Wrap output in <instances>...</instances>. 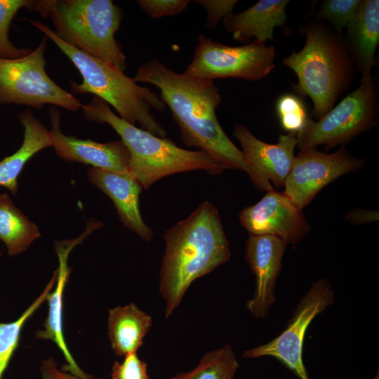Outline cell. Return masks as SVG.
<instances>
[{"mask_svg":"<svg viewBox=\"0 0 379 379\" xmlns=\"http://www.w3.org/2000/svg\"><path fill=\"white\" fill-rule=\"evenodd\" d=\"M133 79L159 89V97L170 109L186 146L208 153L227 168L248 172L241 150L217 118L221 95L213 81L177 73L157 59L140 66Z\"/></svg>","mask_w":379,"mask_h":379,"instance_id":"6da1fadb","label":"cell"},{"mask_svg":"<svg viewBox=\"0 0 379 379\" xmlns=\"http://www.w3.org/2000/svg\"><path fill=\"white\" fill-rule=\"evenodd\" d=\"M165 253L160 269L159 292L169 318L197 279L230 258V244L219 213L208 201L163 234Z\"/></svg>","mask_w":379,"mask_h":379,"instance_id":"7a4b0ae2","label":"cell"},{"mask_svg":"<svg viewBox=\"0 0 379 379\" xmlns=\"http://www.w3.org/2000/svg\"><path fill=\"white\" fill-rule=\"evenodd\" d=\"M300 32L306 36L304 46L282 62L296 74L293 91L300 98H311L312 117L318 120L350 88L356 69L343 32L318 19L302 25Z\"/></svg>","mask_w":379,"mask_h":379,"instance_id":"3957f363","label":"cell"},{"mask_svg":"<svg viewBox=\"0 0 379 379\" xmlns=\"http://www.w3.org/2000/svg\"><path fill=\"white\" fill-rule=\"evenodd\" d=\"M30 23L49 38L71 60L82 77V83L69 81L72 93H91L104 100L118 116L133 125L161 138L167 133L158 123L152 109L161 112L166 105L149 88L139 86L123 71L95 58L62 40L45 24L29 19Z\"/></svg>","mask_w":379,"mask_h":379,"instance_id":"277c9868","label":"cell"},{"mask_svg":"<svg viewBox=\"0 0 379 379\" xmlns=\"http://www.w3.org/2000/svg\"><path fill=\"white\" fill-rule=\"evenodd\" d=\"M81 109L86 119L107 123L119 134L130 153V173L142 189L176 173L202 169L216 175L227 169L204 151L181 148L171 139L136 127L115 114L107 102L97 97Z\"/></svg>","mask_w":379,"mask_h":379,"instance_id":"5b68a950","label":"cell"},{"mask_svg":"<svg viewBox=\"0 0 379 379\" xmlns=\"http://www.w3.org/2000/svg\"><path fill=\"white\" fill-rule=\"evenodd\" d=\"M34 10L53 22L64 41L123 71L126 56L115 34L122 10L111 0L36 1Z\"/></svg>","mask_w":379,"mask_h":379,"instance_id":"8992f818","label":"cell"},{"mask_svg":"<svg viewBox=\"0 0 379 379\" xmlns=\"http://www.w3.org/2000/svg\"><path fill=\"white\" fill-rule=\"evenodd\" d=\"M378 82L372 75L361 79L360 85L317 121L309 119L296 134L300 149L323 145H344L370 130L378 121Z\"/></svg>","mask_w":379,"mask_h":379,"instance_id":"52a82bcc","label":"cell"},{"mask_svg":"<svg viewBox=\"0 0 379 379\" xmlns=\"http://www.w3.org/2000/svg\"><path fill=\"white\" fill-rule=\"evenodd\" d=\"M46 48L44 38L27 55L0 58V103L37 109L50 104L73 112L82 107L79 99L57 85L46 72Z\"/></svg>","mask_w":379,"mask_h":379,"instance_id":"ba28073f","label":"cell"},{"mask_svg":"<svg viewBox=\"0 0 379 379\" xmlns=\"http://www.w3.org/2000/svg\"><path fill=\"white\" fill-rule=\"evenodd\" d=\"M273 46L253 39L239 46H230L198 36L193 58L184 74L203 80L236 78L255 81L266 77L275 67Z\"/></svg>","mask_w":379,"mask_h":379,"instance_id":"9c48e42d","label":"cell"},{"mask_svg":"<svg viewBox=\"0 0 379 379\" xmlns=\"http://www.w3.org/2000/svg\"><path fill=\"white\" fill-rule=\"evenodd\" d=\"M333 301V292L326 279L317 281L301 299L287 328L277 338L244 352L245 358L273 357L300 379H310L302 360L305 334L312 321Z\"/></svg>","mask_w":379,"mask_h":379,"instance_id":"30bf717a","label":"cell"},{"mask_svg":"<svg viewBox=\"0 0 379 379\" xmlns=\"http://www.w3.org/2000/svg\"><path fill=\"white\" fill-rule=\"evenodd\" d=\"M364 166L363 159L352 156L344 147L331 154L316 147L300 149L286 178L283 193L302 210L324 187Z\"/></svg>","mask_w":379,"mask_h":379,"instance_id":"8fae6325","label":"cell"},{"mask_svg":"<svg viewBox=\"0 0 379 379\" xmlns=\"http://www.w3.org/2000/svg\"><path fill=\"white\" fill-rule=\"evenodd\" d=\"M233 135L239 142L248 168V175L261 191L284 186L294 159L297 137L294 133L280 135L277 144H269L256 138L245 126L237 124Z\"/></svg>","mask_w":379,"mask_h":379,"instance_id":"7c38bea8","label":"cell"},{"mask_svg":"<svg viewBox=\"0 0 379 379\" xmlns=\"http://www.w3.org/2000/svg\"><path fill=\"white\" fill-rule=\"evenodd\" d=\"M239 217L249 234L274 236L286 244H297L310 230L302 210L274 189L255 204L244 208Z\"/></svg>","mask_w":379,"mask_h":379,"instance_id":"4fadbf2b","label":"cell"},{"mask_svg":"<svg viewBox=\"0 0 379 379\" xmlns=\"http://www.w3.org/2000/svg\"><path fill=\"white\" fill-rule=\"evenodd\" d=\"M286 243L270 235L249 234L246 259L255 277L253 298L246 307L257 319L264 318L275 302L274 288Z\"/></svg>","mask_w":379,"mask_h":379,"instance_id":"5bb4252c","label":"cell"},{"mask_svg":"<svg viewBox=\"0 0 379 379\" xmlns=\"http://www.w3.org/2000/svg\"><path fill=\"white\" fill-rule=\"evenodd\" d=\"M49 114L53 147L59 157L67 161L89 164L94 168L130 173V153L121 140L101 143L67 136L60 131L59 109L51 107Z\"/></svg>","mask_w":379,"mask_h":379,"instance_id":"9a60e30c","label":"cell"},{"mask_svg":"<svg viewBox=\"0 0 379 379\" xmlns=\"http://www.w3.org/2000/svg\"><path fill=\"white\" fill-rule=\"evenodd\" d=\"M88 180L105 193L114 202L124 225L145 241L152 239L153 232L143 221L139 205L142 187L130 173L91 167Z\"/></svg>","mask_w":379,"mask_h":379,"instance_id":"2e32d148","label":"cell"},{"mask_svg":"<svg viewBox=\"0 0 379 379\" xmlns=\"http://www.w3.org/2000/svg\"><path fill=\"white\" fill-rule=\"evenodd\" d=\"M346 44L354 66L361 79L371 75L379 44V1L361 0L346 26Z\"/></svg>","mask_w":379,"mask_h":379,"instance_id":"e0dca14e","label":"cell"},{"mask_svg":"<svg viewBox=\"0 0 379 379\" xmlns=\"http://www.w3.org/2000/svg\"><path fill=\"white\" fill-rule=\"evenodd\" d=\"M288 0H260L244 11L232 13L222 20L226 31L242 43L253 39L274 40V30L287 20Z\"/></svg>","mask_w":379,"mask_h":379,"instance_id":"ac0fdd59","label":"cell"},{"mask_svg":"<svg viewBox=\"0 0 379 379\" xmlns=\"http://www.w3.org/2000/svg\"><path fill=\"white\" fill-rule=\"evenodd\" d=\"M74 241L58 242L55 244L59 259V268L54 290L48 298V313L44 322V328L36 332V337L44 340L54 342L63 354L67 364L62 366V371H69L73 375L88 378L90 375L84 372L77 365L68 350L62 333V295L71 270L67 265V256L74 246L81 241V238Z\"/></svg>","mask_w":379,"mask_h":379,"instance_id":"d6986e66","label":"cell"},{"mask_svg":"<svg viewBox=\"0 0 379 379\" xmlns=\"http://www.w3.org/2000/svg\"><path fill=\"white\" fill-rule=\"evenodd\" d=\"M24 128L23 142L20 147L11 156L0 161V186L16 195L18 178L26 163L37 152L53 146L50 131L36 119L30 109L18 115Z\"/></svg>","mask_w":379,"mask_h":379,"instance_id":"ffe728a7","label":"cell"},{"mask_svg":"<svg viewBox=\"0 0 379 379\" xmlns=\"http://www.w3.org/2000/svg\"><path fill=\"white\" fill-rule=\"evenodd\" d=\"M152 325L151 315L135 303L109 310L107 329L111 347L119 357L136 353Z\"/></svg>","mask_w":379,"mask_h":379,"instance_id":"44dd1931","label":"cell"},{"mask_svg":"<svg viewBox=\"0 0 379 379\" xmlns=\"http://www.w3.org/2000/svg\"><path fill=\"white\" fill-rule=\"evenodd\" d=\"M41 237L36 224L25 215L6 193H0V239L8 254L15 256L25 251Z\"/></svg>","mask_w":379,"mask_h":379,"instance_id":"7402d4cb","label":"cell"},{"mask_svg":"<svg viewBox=\"0 0 379 379\" xmlns=\"http://www.w3.org/2000/svg\"><path fill=\"white\" fill-rule=\"evenodd\" d=\"M239 366L232 347L226 345L206 353L192 370L170 379H233Z\"/></svg>","mask_w":379,"mask_h":379,"instance_id":"603a6c76","label":"cell"},{"mask_svg":"<svg viewBox=\"0 0 379 379\" xmlns=\"http://www.w3.org/2000/svg\"><path fill=\"white\" fill-rule=\"evenodd\" d=\"M57 277L58 271L55 270L41 295L17 320L9 323H0V379L2 378L15 350L19 345L24 324L41 305L48 300L55 285Z\"/></svg>","mask_w":379,"mask_h":379,"instance_id":"cb8c5ba5","label":"cell"},{"mask_svg":"<svg viewBox=\"0 0 379 379\" xmlns=\"http://www.w3.org/2000/svg\"><path fill=\"white\" fill-rule=\"evenodd\" d=\"M36 1L0 0V58L15 59L32 51L27 48H17L10 41L8 32L11 22L22 7L34 9Z\"/></svg>","mask_w":379,"mask_h":379,"instance_id":"d4e9b609","label":"cell"},{"mask_svg":"<svg viewBox=\"0 0 379 379\" xmlns=\"http://www.w3.org/2000/svg\"><path fill=\"white\" fill-rule=\"evenodd\" d=\"M275 110L281 128L288 133H299L310 119L302 98L295 93L280 95Z\"/></svg>","mask_w":379,"mask_h":379,"instance_id":"484cf974","label":"cell"},{"mask_svg":"<svg viewBox=\"0 0 379 379\" xmlns=\"http://www.w3.org/2000/svg\"><path fill=\"white\" fill-rule=\"evenodd\" d=\"M361 0H326L319 8L318 20L328 22L333 29L342 32L352 18Z\"/></svg>","mask_w":379,"mask_h":379,"instance_id":"4316f807","label":"cell"},{"mask_svg":"<svg viewBox=\"0 0 379 379\" xmlns=\"http://www.w3.org/2000/svg\"><path fill=\"white\" fill-rule=\"evenodd\" d=\"M111 377L112 379H149L146 362L136 353L127 355L122 362L115 361Z\"/></svg>","mask_w":379,"mask_h":379,"instance_id":"83f0119b","label":"cell"},{"mask_svg":"<svg viewBox=\"0 0 379 379\" xmlns=\"http://www.w3.org/2000/svg\"><path fill=\"white\" fill-rule=\"evenodd\" d=\"M189 0H138L140 8L152 18L171 16L183 12Z\"/></svg>","mask_w":379,"mask_h":379,"instance_id":"f1b7e54d","label":"cell"},{"mask_svg":"<svg viewBox=\"0 0 379 379\" xmlns=\"http://www.w3.org/2000/svg\"><path fill=\"white\" fill-rule=\"evenodd\" d=\"M194 3L201 5L206 11L205 25L214 29L220 20L233 13L237 0H196Z\"/></svg>","mask_w":379,"mask_h":379,"instance_id":"f546056e","label":"cell"},{"mask_svg":"<svg viewBox=\"0 0 379 379\" xmlns=\"http://www.w3.org/2000/svg\"><path fill=\"white\" fill-rule=\"evenodd\" d=\"M42 379H106L98 378L92 375L88 378H81L75 375L67 373L64 371H60L54 359L49 358L42 361L41 368Z\"/></svg>","mask_w":379,"mask_h":379,"instance_id":"4dcf8cb0","label":"cell"},{"mask_svg":"<svg viewBox=\"0 0 379 379\" xmlns=\"http://www.w3.org/2000/svg\"><path fill=\"white\" fill-rule=\"evenodd\" d=\"M378 211L354 208L347 212L345 218L354 225H363L378 221L379 218Z\"/></svg>","mask_w":379,"mask_h":379,"instance_id":"1f68e13d","label":"cell"},{"mask_svg":"<svg viewBox=\"0 0 379 379\" xmlns=\"http://www.w3.org/2000/svg\"><path fill=\"white\" fill-rule=\"evenodd\" d=\"M373 379H379L378 371L377 372V374L375 375V377L373 378Z\"/></svg>","mask_w":379,"mask_h":379,"instance_id":"d6a6232c","label":"cell"}]
</instances>
